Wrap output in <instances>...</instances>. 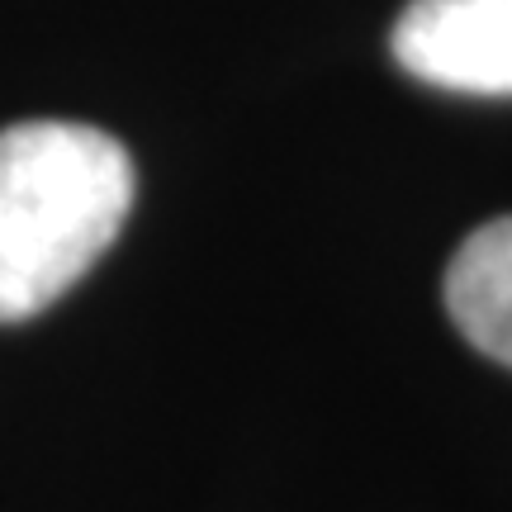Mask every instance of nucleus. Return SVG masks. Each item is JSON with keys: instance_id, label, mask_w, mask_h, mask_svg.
Wrapping results in <instances>:
<instances>
[{"instance_id": "nucleus-1", "label": "nucleus", "mask_w": 512, "mask_h": 512, "mask_svg": "<svg viewBox=\"0 0 512 512\" xmlns=\"http://www.w3.org/2000/svg\"><path fill=\"white\" fill-rule=\"evenodd\" d=\"M133 162L91 124L29 119L0 133V323L43 313L114 247Z\"/></svg>"}, {"instance_id": "nucleus-3", "label": "nucleus", "mask_w": 512, "mask_h": 512, "mask_svg": "<svg viewBox=\"0 0 512 512\" xmlns=\"http://www.w3.org/2000/svg\"><path fill=\"white\" fill-rule=\"evenodd\" d=\"M446 309L470 347L512 370V214L460 242L446 271Z\"/></svg>"}, {"instance_id": "nucleus-2", "label": "nucleus", "mask_w": 512, "mask_h": 512, "mask_svg": "<svg viewBox=\"0 0 512 512\" xmlns=\"http://www.w3.org/2000/svg\"><path fill=\"white\" fill-rule=\"evenodd\" d=\"M408 76L460 95H512V0H413L394 24Z\"/></svg>"}]
</instances>
